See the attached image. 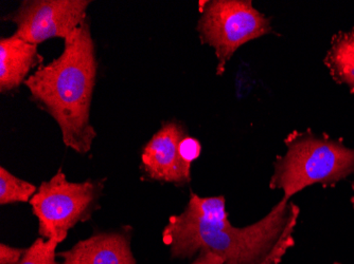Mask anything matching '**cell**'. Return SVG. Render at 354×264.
I'll use <instances>...</instances> for the list:
<instances>
[{"label": "cell", "mask_w": 354, "mask_h": 264, "mask_svg": "<svg viewBox=\"0 0 354 264\" xmlns=\"http://www.w3.org/2000/svg\"><path fill=\"white\" fill-rule=\"evenodd\" d=\"M299 214L300 208L283 196L259 221L236 227L224 196L202 198L191 192L184 212L172 216L165 226L162 240L176 259L207 251L225 264H280L295 244Z\"/></svg>", "instance_id": "obj_1"}, {"label": "cell", "mask_w": 354, "mask_h": 264, "mask_svg": "<svg viewBox=\"0 0 354 264\" xmlns=\"http://www.w3.org/2000/svg\"><path fill=\"white\" fill-rule=\"evenodd\" d=\"M97 70L95 43L85 21L65 39L62 54L25 81L33 101L59 125L64 144L80 154L91 152L97 136L91 123Z\"/></svg>", "instance_id": "obj_2"}, {"label": "cell", "mask_w": 354, "mask_h": 264, "mask_svg": "<svg viewBox=\"0 0 354 264\" xmlns=\"http://www.w3.org/2000/svg\"><path fill=\"white\" fill-rule=\"evenodd\" d=\"M286 150L274 163L272 190H281L288 199L311 185L332 187L354 174V148L342 139L295 130L284 140Z\"/></svg>", "instance_id": "obj_3"}, {"label": "cell", "mask_w": 354, "mask_h": 264, "mask_svg": "<svg viewBox=\"0 0 354 264\" xmlns=\"http://www.w3.org/2000/svg\"><path fill=\"white\" fill-rule=\"evenodd\" d=\"M104 180L73 183L61 170L39 186L30 200L32 212L39 220V234L44 239H66L77 224L88 221L100 208L99 200Z\"/></svg>", "instance_id": "obj_4"}, {"label": "cell", "mask_w": 354, "mask_h": 264, "mask_svg": "<svg viewBox=\"0 0 354 264\" xmlns=\"http://www.w3.org/2000/svg\"><path fill=\"white\" fill-rule=\"evenodd\" d=\"M201 43L214 48L223 75L232 55L241 45L272 33L270 19L258 11L250 0L201 1L198 21Z\"/></svg>", "instance_id": "obj_5"}, {"label": "cell", "mask_w": 354, "mask_h": 264, "mask_svg": "<svg viewBox=\"0 0 354 264\" xmlns=\"http://www.w3.org/2000/svg\"><path fill=\"white\" fill-rule=\"evenodd\" d=\"M89 0H25L5 19L15 23L14 34L39 45L47 39H68L86 21Z\"/></svg>", "instance_id": "obj_6"}, {"label": "cell", "mask_w": 354, "mask_h": 264, "mask_svg": "<svg viewBox=\"0 0 354 264\" xmlns=\"http://www.w3.org/2000/svg\"><path fill=\"white\" fill-rule=\"evenodd\" d=\"M189 136L186 127L176 121L162 127L143 147L141 168L149 178L183 186L191 181V163L183 156L180 145Z\"/></svg>", "instance_id": "obj_7"}, {"label": "cell", "mask_w": 354, "mask_h": 264, "mask_svg": "<svg viewBox=\"0 0 354 264\" xmlns=\"http://www.w3.org/2000/svg\"><path fill=\"white\" fill-rule=\"evenodd\" d=\"M131 230L95 233L66 252L57 253L59 264H137L131 249Z\"/></svg>", "instance_id": "obj_8"}, {"label": "cell", "mask_w": 354, "mask_h": 264, "mask_svg": "<svg viewBox=\"0 0 354 264\" xmlns=\"http://www.w3.org/2000/svg\"><path fill=\"white\" fill-rule=\"evenodd\" d=\"M43 63L37 45L15 34L0 39V91L9 92L25 84L32 69Z\"/></svg>", "instance_id": "obj_9"}, {"label": "cell", "mask_w": 354, "mask_h": 264, "mask_svg": "<svg viewBox=\"0 0 354 264\" xmlns=\"http://www.w3.org/2000/svg\"><path fill=\"white\" fill-rule=\"evenodd\" d=\"M324 63L335 83L354 93V28L332 37Z\"/></svg>", "instance_id": "obj_10"}, {"label": "cell", "mask_w": 354, "mask_h": 264, "mask_svg": "<svg viewBox=\"0 0 354 264\" xmlns=\"http://www.w3.org/2000/svg\"><path fill=\"white\" fill-rule=\"evenodd\" d=\"M37 190V186L17 178L5 167L0 168V205L30 202Z\"/></svg>", "instance_id": "obj_11"}, {"label": "cell", "mask_w": 354, "mask_h": 264, "mask_svg": "<svg viewBox=\"0 0 354 264\" xmlns=\"http://www.w3.org/2000/svg\"><path fill=\"white\" fill-rule=\"evenodd\" d=\"M59 241L57 239L39 238L28 247L19 264H59L57 261V249Z\"/></svg>", "instance_id": "obj_12"}, {"label": "cell", "mask_w": 354, "mask_h": 264, "mask_svg": "<svg viewBox=\"0 0 354 264\" xmlns=\"http://www.w3.org/2000/svg\"><path fill=\"white\" fill-rule=\"evenodd\" d=\"M27 249H19L7 244H0V264H19Z\"/></svg>", "instance_id": "obj_13"}, {"label": "cell", "mask_w": 354, "mask_h": 264, "mask_svg": "<svg viewBox=\"0 0 354 264\" xmlns=\"http://www.w3.org/2000/svg\"><path fill=\"white\" fill-rule=\"evenodd\" d=\"M180 150H182L183 156H184L189 163L192 164L193 161L196 160V159L201 156L202 145H201V143L198 142L196 139L187 136L186 138L183 140L182 145H180Z\"/></svg>", "instance_id": "obj_14"}, {"label": "cell", "mask_w": 354, "mask_h": 264, "mask_svg": "<svg viewBox=\"0 0 354 264\" xmlns=\"http://www.w3.org/2000/svg\"><path fill=\"white\" fill-rule=\"evenodd\" d=\"M191 264H225L218 256L210 252L202 251L196 255V260Z\"/></svg>", "instance_id": "obj_15"}, {"label": "cell", "mask_w": 354, "mask_h": 264, "mask_svg": "<svg viewBox=\"0 0 354 264\" xmlns=\"http://www.w3.org/2000/svg\"><path fill=\"white\" fill-rule=\"evenodd\" d=\"M352 192H353V194H352L351 196V203H352V207H353L354 210V180L352 181Z\"/></svg>", "instance_id": "obj_16"}]
</instances>
